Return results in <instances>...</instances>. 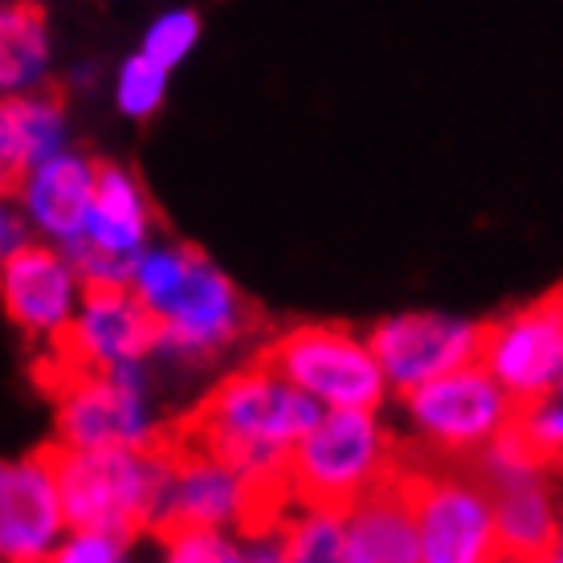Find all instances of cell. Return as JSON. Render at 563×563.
<instances>
[{"instance_id": "obj_1", "label": "cell", "mask_w": 563, "mask_h": 563, "mask_svg": "<svg viewBox=\"0 0 563 563\" xmlns=\"http://www.w3.org/2000/svg\"><path fill=\"white\" fill-rule=\"evenodd\" d=\"M319 417L323 412L310 400V393L266 367L250 364L245 372L217 384L192 412L159 429H147L135 450H143L155 462L205 457L233 474H245V470L286 457L290 445Z\"/></svg>"}, {"instance_id": "obj_2", "label": "cell", "mask_w": 563, "mask_h": 563, "mask_svg": "<svg viewBox=\"0 0 563 563\" xmlns=\"http://www.w3.org/2000/svg\"><path fill=\"white\" fill-rule=\"evenodd\" d=\"M45 457L70 531H99L119 543L147 531L164 490V465L155 457L143 450H78L62 441L45 445Z\"/></svg>"}, {"instance_id": "obj_3", "label": "cell", "mask_w": 563, "mask_h": 563, "mask_svg": "<svg viewBox=\"0 0 563 563\" xmlns=\"http://www.w3.org/2000/svg\"><path fill=\"white\" fill-rule=\"evenodd\" d=\"M393 450L396 441L372 421V409L323 412L286 453L295 507L335 510L347 519V510L388 470Z\"/></svg>"}, {"instance_id": "obj_4", "label": "cell", "mask_w": 563, "mask_h": 563, "mask_svg": "<svg viewBox=\"0 0 563 563\" xmlns=\"http://www.w3.org/2000/svg\"><path fill=\"white\" fill-rule=\"evenodd\" d=\"M254 364L327 400L331 409H376L384 396L380 360L347 327H295L269 339Z\"/></svg>"}, {"instance_id": "obj_5", "label": "cell", "mask_w": 563, "mask_h": 563, "mask_svg": "<svg viewBox=\"0 0 563 563\" xmlns=\"http://www.w3.org/2000/svg\"><path fill=\"white\" fill-rule=\"evenodd\" d=\"M412 421L421 424L424 445L441 457H478L490 437L515 409V396L494 380L486 364H462L441 372L433 380L405 388Z\"/></svg>"}, {"instance_id": "obj_6", "label": "cell", "mask_w": 563, "mask_h": 563, "mask_svg": "<svg viewBox=\"0 0 563 563\" xmlns=\"http://www.w3.org/2000/svg\"><path fill=\"white\" fill-rule=\"evenodd\" d=\"M176 257V282L155 302L164 314V347L180 355H217L254 335L262 327V310L233 290V282L221 278L200 250L184 245Z\"/></svg>"}, {"instance_id": "obj_7", "label": "cell", "mask_w": 563, "mask_h": 563, "mask_svg": "<svg viewBox=\"0 0 563 563\" xmlns=\"http://www.w3.org/2000/svg\"><path fill=\"white\" fill-rule=\"evenodd\" d=\"M478 364L490 367L519 405L551 396L563 376V286L507 319L482 323Z\"/></svg>"}, {"instance_id": "obj_8", "label": "cell", "mask_w": 563, "mask_h": 563, "mask_svg": "<svg viewBox=\"0 0 563 563\" xmlns=\"http://www.w3.org/2000/svg\"><path fill=\"white\" fill-rule=\"evenodd\" d=\"M57 405V441L78 450H135L143 424V388L131 364L82 372L49 388Z\"/></svg>"}, {"instance_id": "obj_9", "label": "cell", "mask_w": 563, "mask_h": 563, "mask_svg": "<svg viewBox=\"0 0 563 563\" xmlns=\"http://www.w3.org/2000/svg\"><path fill=\"white\" fill-rule=\"evenodd\" d=\"M82 290L70 254L49 245H16L0 266V307L33 343H49L74 319V295Z\"/></svg>"}, {"instance_id": "obj_10", "label": "cell", "mask_w": 563, "mask_h": 563, "mask_svg": "<svg viewBox=\"0 0 563 563\" xmlns=\"http://www.w3.org/2000/svg\"><path fill=\"white\" fill-rule=\"evenodd\" d=\"M66 515L45 450L25 462H0V560H54Z\"/></svg>"}, {"instance_id": "obj_11", "label": "cell", "mask_w": 563, "mask_h": 563, "mask_svg": "<svg viewBox=\"0 0 563 563\" xmlns=\"http://www.w3.org/2000/svg\"><path fill=\"white\" fill-rule=\"evenodd\" d=\"M367 347L376 352L384 376L396 380L405 393L412 384H424L450 372V367L474 364L482 347V323H453L437 314H400L372 331Z\"/></svg>"}, {"instance_id": "obj_12", "label": "cell", "mask_w": 563, "mask_h": 563, "mask_svg": "<svg viewBox=\"0 0 563 563\" xmlns=\"http://www.w3.org/2000/svg\"><path fill=\"white\" fill-rule=\"evenodd\" d=\"M343 560H421V531H417V515H412L409 494H405L400 474H396V450L388 470L376 478V486L347 510V522H343Z\"/></svg>"}, {"instance_id": "obj_13", "label": "cell", "mask_w": 563, "mask_h": 563, "mask_svg": "<svg viewBox=\"0 0 563 563\" xmlns=\"http://www.w3.org/2000/svg\"><path fill=\"white\" fill-rule=\"evenodd\" d=\"M13 200L21 205L29 229H42L49 241L70 245L86 233V217L95 200V164L54 152L37 168L25 172Z\"/></svg>"}, {"instance_id": "obj_14", "label": "cell", "mask_w": 563, "mask_h": 563, "mask_svg": "<svg viewBox=\"0 0 563 563\" xmlns=\"http://www.w3.org/2000/svg\"><path fill=\"white\" fill-rule=\"evenodd\" d=\"M66 111L57 95L21 90L0 95V197H16L29 168L62 152Z\"/></svg>"}, {"instance_id": "obj_15", "label": "cell", "mask_w": 563, "mask_h": 563, "mask_svg": "<svg viewBox=\"0 0 563 563\" xmlns=\"http://www.w3.org/2000/svg\"><path fill=\"white\" fill-rule=\"evenodd\" d=\"M494 560H560V522L543 482L494 486Z\"/></svg>"}, {"instance_id": "obj_16", "label": "cell", "mask_w": 563, "mask_h": 563, "mask_svg": "<svg viewBox=\"0 0 563 563\" xmlns=\"http://www.w3.org/2000/svg\"><path fill=\"white\" fill-rule=\"evenodd\" d=\"M147 238V205L135 184L114 168V164H95V200L86 217L82 241L114 250V254H135Z\"/></svg>"}, {"instance_id": "obj_17", "label": "cell", "mask_w": 563, "mask_h": 563, "mask_svg": "<svg viewBox=\"0 0 563 563\" xmlns=\"http://www.w3.org/2000/svg\"><path fill=\"white\" fill-rule=\"evenodd\" d=\"M49 74L45 13L33 0H0V95L37 90Z\"/></svg>"}, {"instance_id": "obj_18", "label": "cell", "mask_w": 563, "mask_h": 563, "mask_svg": "<svg viewBox=\"0 0 563 563\" xmlns=\"http://www.w3.org/2000/svg\"><path fill=\"white\" fill-rule=\"evenodd\" d=\"M343 515L295 507L278 531V560H343Z\"/></svg>"}, {"instance_id": "obj_19", "label": "cell", "mask_w": 563, "mask_h": 563, "mask_svg": "<svg viewBox=\"0 0 563 563\" xmlns=\"http://www.w3.org/2000/svg\"><path fill=\"white\" fill-rule=\"evenodd\" d=\"M155 539L164 543V555H172V560L180 563H225L241 555L217 527H205V522L164 527V531H155Z\"/></svg>"}, {"instance_id": "obj_20", "label": "cell", "mask_w": 563, "mask_h": 563, "mask_svg": "<svg viewBox=\"0 0 563 563\" xmlns=\"http://www.w3.org/2000/svg\"><path fill=\"white\" fill-rule=\"evenodd\" d=\"M164 66L152 62L147 54L131 57L128 70H123V82H119V102H123V111L131 114H152L159 107V95H164Z\"/></svg>"}, {"instance_id": "obj_21", "label": "cell", "mask_w": 563, "mask_h": 563, "mask_svg": "<svg viewBox=\"0 0 563 563\" xmlns=\"http://www.w3.org/2000/svg\"><path fill=\"white\" fill-rule=\"evenodd\" d=\"M192 42H197V16H192V13H172V16H164L152 33H147L143 54L168 70V66H176V62L192 49Z\"/></svg>"}, {"instance_id": "obj_22", "label": "cell", "mask_w": 563, "mask_h": 563, "mask_svg": "<svg viewBox=\"0 0 563 563\" xmlns=\"http://www.w3.org/2000/svg\"><path fill=\"white\" fill-rule=\"evenodd\" d=\"M119 555H123V543L114 536H99V531H70V539L54 548V560L62 563H107Z\"/></svg>"}, {"instance_id": "obj_23", "label": "cell", "mask_w": 563, "mask_h": 563, "mask_svg": "<svg viewBox=\"0 0 563 563\" xmlns=\"http://www.w3.org/2000/svg\"><path fill=\"white\" fill-rule=\"evenodd\" d=\"M9 200L13 197H0V266L9 262V254H13L16 245L29 241V221L9 205Z\"/></svg>"}]
</instances>
